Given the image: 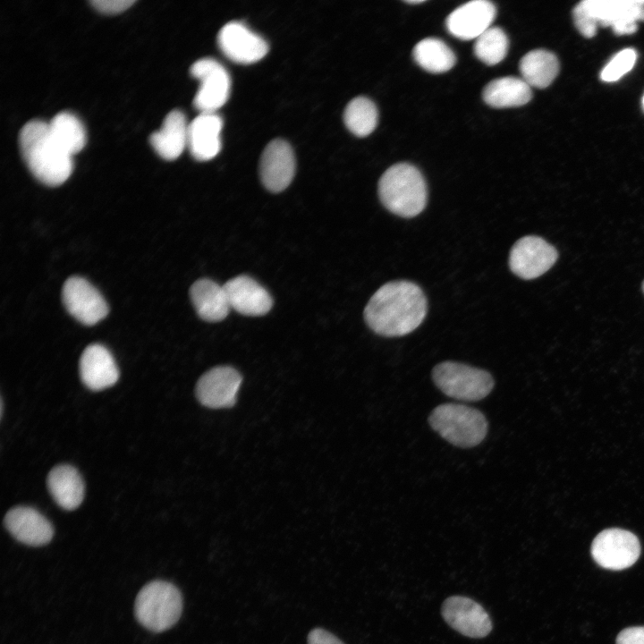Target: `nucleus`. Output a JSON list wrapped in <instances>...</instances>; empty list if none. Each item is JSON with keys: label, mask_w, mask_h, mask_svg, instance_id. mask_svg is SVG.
Returning <instances> with one entry per match:
<instances>
[{"label": "nucleus", "mask_w": 644, "mask_h": 644, "mask_svg": "<svg viewBox=\"0 0 644 644\" xmlns=\"http://www.w3.org/2000/svg\"><path fill=\"white\" fill-rule=\"evenodd\" d=\"M428 311L427 298L420 287L410 281L383 284L364 309V319L375 333L402 336L415 330Z\"/></svg>", "instance_id": "nucleus-1"}, {"label": "nucleus", "mask_w": 644, "mask_h": 644, "mask_svg": "<svg viewBox=\"0 0 644 644\" xmlns=\"http://www.w3.org/2000/svg\"><path fill=\"white\" fill-rule=\"evenodd\" d=\"M19 145L25 164L40 182L58 186L71 175L72 156L53 136L48 123H26L19 134Z\"/></svg>", "instance_id": "nucleus-2"}, {"label": "nucleus", "mask_w": 644, "mask_h": 644, "mask_svg": "<svg viewBox=\"0 0 644 644\" xmlns=\"http://www.w3.org/2000/svg\"><path fill=\"white\" fill-rule=\"evenodd\" d=\"M378 196L384 207L391 213L411 218L424 210L428 189L417 167L400 163L389 167L380 177Z\"/></svg>", "instance_id": "nucleus-3"}, {"label": "nucleus", "mask_w": 644, "mask_h": 644, "mask_svg": "<svg viewBox=\"0 0 644 644\" xmlns=\"http://www.w3.org/2000/svg\"><path fill=\"white\" fill-rule=\"evenodd\" d=\"M430 427L454 446L470 448L480 444L487 433L488 424L479 410L459 403H444L429 414Z\"/></svg>", "instance_id": "nucleus-4"}, {"label": "nucleus", "mask_w": 644, "mask_h": 644, "mask_svg": "<svg viewBox=\"0 0 644 644\" xmlns=\"http://www.w3.org/2000/svg\"><path fill=\"white\" fill-rule=\"evenodd\" d=\"M135 616L139 623L155 632L171 628L182 611V597L172 583L154 580L145 585L135 600Z\"/></svg>", "instance_id": "nucleus-5"}, {"label": "nucleus", "mask_w": 644, "mask_h": 644, "mask_svg": "<svg viewBox=\"0 0 644 644\" xmlns=\"http://www.w3.org/2000/svg\"><path fill=\"white\" fill-rule=\"evenodd\" d=\"M432 379L445 395L468 402L484 399L490 394L495 385L489 372L450 360L434 367Z\"/></svg>", "instance_id": "nucleus-6"}, {"label": "nucleus", "mask_w": 644, "mask_h": 644, "mask_svg": "<svg viewBox=\"0 0 644 644\" xmlns=\"http://www.w3.org/2000/svg\"><path fill=\"white\" fill-rule=\"evenodd\" d=\"M590 551L594 561L600 567L621 571L631 567L639 559L640 544L632 532L611 528L597 535Z\"/></svg>", "instance_id": "nucleus-7"}, {"label": "nucleus", "mask_w": 644, "mask_h": 644, "mask_svg": "<svg viewBox=\"0 0 644 644\" xmlns=\"http://www.w3.org/2000/svg\"><path fill=\"white\" fill-rule=\"evenodd\" d=\"M190 72L200 81L194 106L200 113H216L230 95L231 80L226 69L213 58H202L191 65Z\"/></svg>", "instance_id": "nucleus-8"}, {"label": "nucleus", "mask_w": 644, "mask_h": 644, "mask_svg": "<svg viewBox=\"0 0 644 644\" xmlns=\"http://www.w3.org/2000/svg\"><path fill=\"white\" fill-rule=\"evenodd\" d=\"M558 257L554 246L544 239L527 235L519 239L509 254V267L520 278L534 279L546 273Z\"/></svg>", "instance_id": "nucleus-9"}, {"label": "nucleus", "mask_w": 644, "mask_h": 644, "mask_svg": "<svg viewBox=\"0 0 644 644\" xmlns=\"http://www.w3.org/2000/svg\"><path fill=\"white\" fill-rule=\"evenodd\" d=\"M62 298L67 311L86 326L97 324L108 313V306L101 293L80 276H72L65 281Z\"/></svg>", "instance_id": "nucleus-10"}, {"label": "nucleus", "mask_w": 644, "mask_h": 644, "mask_svg": "<svg viewBox=\"0 0 644 644\" xmlns=\"http://www.w3.org/2000/svg\"><path fill=\"white\" fill-rule=\"evenodd\" d=\"M217 44L223 54L239 64H252L262 59L268 52L267 41L251 31L245 24L231 21L221 28Z\"/></svg>", "instance_id": "nucleus-11"}, {"label": "nucleus", "mask_w": 644, "mask_h": 644, "mask_svg": "<svg viewBox=\"0 0 644 644\" xmlns=\"http://www.w3.org/2000/svg\"><path fill=\"white\" fill-rule=\"evenodd\" d=\"M242 381L241 374L232 367L213 368L199 379L196 386L197 398L206 407H231L236 402Z\"/></svg>", "instance_id": "nucleus-12"}, {"label": "nucleus", "mask_w": 644, "mask_h": 644, "mask_svg": "<svg viewBox=\"0 0 644 644\" xmlns=\"http://www.w3.org/2000/svg\"><path fill=\"white\" fill-rule=\"evenodd\" d=\"M442 614L455 631L470 638H483L492 630V622L485 609L474 600L461 596L448 597Z\"/></svg>", "instance_id": "nucleus-13"}, {"label": "nucleus", "mask_w": 644, "mask_h": 644, "mask_svg": "<svg viewBox=\"0 0 644 644\" xmlns=\"http://www.w3.org/2000/svg\"><path fill=\"white\" fill-rule=\"evenodd\" d=\"M295 173V157L292 147L284 140L270 141L259 162V175L265 188L279 192L291 183Z\"/></svg>", "instance_id": "nucleus-14"}, {"label": "nucleus", "mask_w": 644, "mask_h": 644, "mask_svg": "<svg viewBox=\"0 0 644 644\" xmlns=\"http://www.w3.org/2000/svg\"><path fill=\"white\" fill-rule=\"evenodd\" d=\"M496 9L487 0H473L453 11L445 21L450 34L462 40L477 38L491 27Z\"/></svg>", "instance_id": "nucleus-15"}, {"label": "nucleus", "mask_w": 644, "mask_h": 644, "mask_svg": "<svg viewBox=\"0 0 644 644\" xmlns=\"http://www.w3.org/2000/svg\"><path fill=\"white\" fill-rule=\"evenodd\" d=\"M4 523L14 538L29 546H44L50 542L54 536L51 522L32 507L12 508L5 514Z\"/></svg>", "instance_id": "nucleus-16"}, {"label": "nucleus", "mask_w": 644, "mask_h": 644, "mask_svg": "<svg viewBox=\"0 0 644 644\" xmlns=\"http://www.w3.org/2000/svg\"><path fill=\"white\" fill-rule=\"evenodd\" d=\"M229 305L246 316H262L272 308L273 299L257 281L247 275H239L224 284Z\"/></svg>", "instance_id": "nucleus-17"}, {"label": "nucleus", "mask_w": 644, "mask_h": 644, "mask_svg": "<svg viewBox=\"0 0 644 644\" xmlns=\"http://www.w3.org/2000/svg\"><path fill=\"white\" fill-rule=\"evenodd\" d=\"M80 375L88 388L101 391L117 382L119 369L111 352L104 345L93 343L80 356Z\"/></svg>", "instance_id": "nucleus-18"}, {"label": "nucleus", "mask_w": 644, "mask_h": 644, "mask_svg": "<svg viewBox=\"0 0 644 644\" xmlns=\"http://www.w3.org/2000/svg\"><path fill=\"white\" fill-rule=\"evenodd\" d=\"M223 120L216 113H199L188 128V148L199 161L215 157L221 149Z\"/></svg>", "instance_id": "nucleus-19"}, {"label": "nucleus", "mask_w": 644, "mask_h": 644, "mask_svg": "<svg viewBox=\"0 0 644 644\" xmlns=\"http://www.w3.org/2000/svg\"><path fill=\"white\" fill-rule=\"evenodd\" d=\"M188 128L184 114L173 110L165 116L160 130L150 135V144L162 158L174 160L188 144Z\"/></svg>", "instance_id": "nucleus-20"}, {"label": "nucleus", "mask_w": 644, "mask_h": 644, "mask_svg": "<svg viewBox=\"0 0 644 644\" xmlns=\"http://www.w3.org/2000/svg\"><path fill=\"white\" fill-rule=\"evenodd\" d=\"M190 296L198 315L206 321L223 320L230 310L224 285L210 279H199L190 289Z\"/></svg>", "instance_id": "nucleus-21"}, {"label": "nucleus", "mask_w": 644, "mask_h": 644, "mask_svg": "<svg viewBox=\"0 0 644 644\" xmlns=\"http://www.w3.org/2000/svg\"><path fill=\"white\" fill-rule=\"evenodd\" d=\"M48 490L55 503L64 510H74L84 498V483L78 470L62 464L51 470L47 476Z\"/></svg>", "instance_id": "nucleus-22"}, {"label": "nucleus", "mask_w": 644, "mask_h": 644, "mask_svg": "<svg viewBox=\"0 0 644 644\" xmlns=\"http://www.w3.org/2000/svg\"><path fill=\"white\" fill-rule=\"evenodd\" d=\"M486 104L496 108L520 106L530 102L532 97L530 86L522 79L513 76L491 80L483 89Z\"/></svg>", "instance_id": "nucleus-23"}, {"label": "nucleus", "mask_w": 644, "mask_h": 644, "mask_svg": "<svg viewBox=\"0 0 644 644\" xmlns=\"http://www.w3.org/2000/svg\"><path fill=\"white\" fill-rule=\"evenodd\" d=\"M522 79L530 86L544 89L549 86L559 72V62L551 52L536 49L527 53L520 61Z\"/></svg>", "instance_id": "nucleus-24"}, {"label": "nucleus", "mask_w": 644, "mask_h": 644, "mask_svg": "<svg viewBox=\"0 0 644 644\" xmlns=\"http://www.w3.org/2000/svg\"><path fill=\"white\" fill-rule=\"evenodd\" d=\"M584 5L602 26H613L622 21H638L644 8L639 0H585Z\"/></svg>", "instance_id": "nucleus-25"}, {"label": "nucleus", "mask_w": 644, "mask_h": 644, "mask_svg": "<svg viewBox=\"0 0 644 644\" xmlns=\"http://www.w3.org/2000/svg\"><path fill=\"white\" fill-rule=\"evenodd\" d=\"M413 57L421 68L433 73L445 72L456 62L453 50L435 38H427L418 42L413 48Z\"/></svg>", "instance_id": "nucleus-26"}, {"label": "nucleus", "mask_w": 644, "mask_h": 644, "mask_svg": "<svg viewBox=\"0 0 644 644\" xmlns=\"http://www.w3.org/2000/svg\"><path fill=\"white\" fill-rule=\"evenodd\" d=\"M48 125L53 136L71 156L78 153L84 147L86 142L84 127L72 113L64 111L56 114Z\"/></svg>", "instance_id": "nucleus-27"}, {"label": "nucleus", "mask_w": 644, "mask_h": 644, "mask_svg": "<svg viewBox=\"0 0 644 644\" xmlns=\"http://www.w3.org/2000/svg\"><path fill=\"white\" fill-rule=\"evenodd\" d=\"M343 120L346 127L354 135L367 136L375 130L377 124V106L369 98L357 97L346 106Z\"/></svg>", "instance_id": "nucleus-28"}, {"label": "nucleus", "mask_w": 644, "mask_h": 644, "mask_svg": "<svg viewBox=\"0 0 644 644\" xmlns=\"http://www.w3.org/2000/svg\"><path fill=\"white\" fill-rule=\"evenodd\" d=\"M508 47L505 32L499 27H490L476 38L474 54L484 64L494 65L503 61Z\"/></svg>", "instance_id": "nucleus-29"}, {"label": "nucleus", "mask_w": 644, "mask_h": 644, "mask_svg": "<svg viewBox=\"0 0 644 644\" xmlns=\"http://www.w3.org/2000/svg\"><path fill=\"white\" fill-rule=\"evenodd\" d=\"M636 58V52L631 48L620 51L603 69L601 72L602 80L612 82L619 80L631 70Z\"/></svg>", "instance_id": "nucleus-30"}, {"label": "nucleus", "mask_w": 644, "mask_h": 644, "mask_svg": "<svg viewBox=\"0 0 644 644\" xmlns=\"http://www.w3.org/2000/svg\"><path fill=\"white\" fill-rule=\"evenodd\" d=\"M573 19L576 28L584 37L592 38L595 36L598 22L587 10L583 2L575 6Z\"/></svg>", "instance_id": "nucleus-31"}, {"label": "nucleus", "mask_w": 644, "mask_h": 644, "mask_svg": "<svg viewBox=\"0 0 644 644\" xmlns=\"http://www.w3.org/2000/svg\"><path fill=\"white\" fill-rule=\"evenodd\" d=\"M91 4L103 13H119L135 3L134 0H94Z\"/></svg>", "instance_id": "nucleus-32"}, {"label": "nucleus", "mask_w": 644, "mask_h": 644, "mask_svg": "<svg viewBox=\"0 0 644 644\" xmlns=\"http://www.w3.org/2000/svg\"><path fill=\"white\" fill-rule=\"evenodd\" d=\"M616 644H644V626L623 629L616 637Z\"/></svg>", "instance_id": "nucleus-33"}, {"label": "nucleus", "mask_w": 644, "mask_h": 644, "mask_svg": "<svg viewBox=\"0 0 644 644\" xmlns=\"http://www.w3.org/2000/svg\"><path fill=\"white\" fill-rule=\"evenodd\" d=\"M309 644H344L337 637L324 629L311 631L308 637Z\"/></svg>", "instance_id": "nucleus-34"}, {"label": "nucleus", "mask_w": 644, "mask_h": 644, "mask_svg": "<svg viewBox=\"0 0 644 644\" xmlns=\"http://www.w3.org/2000/svg\"><path fill=\"white\" fill-rule=\"evenodd\" d=\"M612 28L615 34L623 35L634 33L638 26L637 21L626 20L614 23Z\"/></svg>", "instance_id": "nucleus-35"}, {"label": "nucleus", "mask_w": 644, "mask_h": 644, "mask_svg": "<svg viewBox=\"0 0 644 644\" xmlns=\"http://www.w3.org/2000/svg\"><path fill=\"white\" fill-rule=\"evenodd\" d=\"M423 2H425V0H412V1H411V0H409V1H408V0H407V1H406V3L412 4H421V3H423Z\"/></svg>", "instance_id": "nucleus-36"}, {"label": "nucleus", "mask_w": 644, "mask_h": 644, "mask_svg": "<svg viewBox=\"0 0 644 644\" xmlns=\"http://www.w3.org/2000/svg\"><path fill=\"white\" fill-rule=\"evenodd\" d=\"M640 21H644V8H643V10L641 11Z\"/></svg>", "instance_id": "nucleus-37"}, {"label": "nucleus", "mask_w": 644, "mask_h": 644, "mask_svg": "<svg viewBox=\"0 0 644 644\" xmlns=\"http://www.w3.org/2000/svg\"><path fill=\"white\" fill-rule=\"evenodd\" d=\"M642 290H643V292H644V281H643V283H642Z\"/></svg>", "instance_id": "nucleus-38"}, {"label": "nucleus", "mask_w": 644, "mask_h": 644, "mask_svg": "<svg viewBox=\"0 0 644 644\" xmlns=\"http://www.w3.org/2000/svg\"><path fill=\"white\" fill-rule=\"evenodd\" d=\"M642 102H643V106H644V97H643V100H642Z\"/></svg>", "instance_id": "nucleus-39"}]
</instances>
